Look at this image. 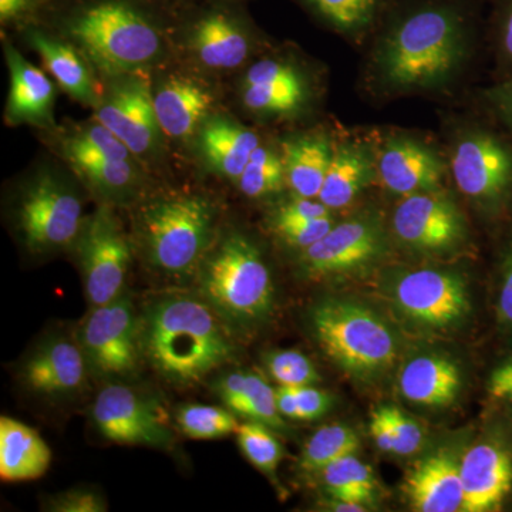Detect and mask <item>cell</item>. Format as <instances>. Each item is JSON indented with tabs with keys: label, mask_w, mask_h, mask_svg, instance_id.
I'll use <instances>...</instances> for the list:
<instances>
[{
	"label": "cell",
	"mask_w": 512,
	"mask_h": 512,
	"mask_svg": "<svg viewBox=\"0 0 512 512\" xmlns=\"http://www.w3.org/2000/svg\"><path fill=\"white\" fill-rule=\"evenodd\" d=\"M43 0H0L2 26L26 25L35 19Z\"/></svg>",
	"instance_id": "cell-46"
},
{
	"label": "cell",
	"mask_w": 512,
	"mask_h": 512,
	"mask_svg": "<svg viewBox=\"0 0 512 512\" xmlns=\"http://www.w3.org/2000/svg\"><path fill=\"white\" fill-rule=\"evenodd\" d=\"M500 33L504 55L512 62V0H504Z\"/></svg>",
	"instance_id": "cell-52"
},
{
	"label": "cell",
	"mask_w": 512,
	"mask_h": 512,
	"mask_svg": "<svg viewBox=\"0 0 512 512\" xmlns=\"http://www.w3.org/2000/svg\"><path fill=\"white\" fill-rule=\"evenodd\" d=\"M163 2H167V3H184V2H194V0H163Z\"/></svg>",
	"instance_id": "cell-54"
},
{
	"label": "cell",
	"mask_w": 512,
	"mask_h": 512,
	"mask_svg": "<svg viewBox=\"0 0 512 512\" xmlns=\"http://www.w3.org/2000/svg\"><path fill=\"white\" fill-rule=\"evenodd\" d=\"M305 86L266 87L242 84L245 107L259 114H291L305 101Z\"/></svg>",
	"instance_id": "cell-38"
},
{
	"label": "cell",
	"mask_w": 512,
	"mask_h": 512,
	"mask_svg": "<svg viewBox=\"0 0 512 512\" xmlns=\"http://www.w3.org/2000/svg\"><path fill=\"white\" fill-rule=\"evenodd\" d=\"M8 62L10 89L6 103V119L12 124L52 123L55 86L42 70L37 69L15 47L5 46Z\"/></svg>",
	"instance_id": "cell-21"
},
{
	"label": "cell",
	"mask_w": 512,
	"mask_h": 512,
	"mask_svg": "<svg viewBox=\"0 0 512 512\" xmlns=\"http://www.w3.org/2000/svg\"><path fill=\"white\" fill-rule=\"evenodd\" d=\"M367 174L369 168L362 151L349 146L336 148L318 200L330 210L346 207L365 187Z\"/></svg>",
	"instance_id": "cell-29"
},
{
	"label": "cell",
	"mask_w": 512,
	"mask_h": 512,
	"mask_svg": "<svg viewBox=\"0 0 512 512\" xmlns=\"http://www.w3.org/2000/svg\"><path fill=\"white\" fill-rule=\"evenodd\" d=\"M332 218H318L288 224H275V231L291 247L306 249L320 241L332 229Z\"/></svg>",
	"instance_id": "cell-42"
},
{
	"label": "cell",
	"mask_w": 512,
	"mask_h": 512,
	"mask_svg": "<svg viewBox=\"0 0 512 512\" xmlns=\"http://www.w3.org/2000/svg\"><path fill=\"white\" fill-rule=\"evenodd\" d=\"M379 228L369 221L353 220L332 227L320 241L306 248L302 266L312 278L343 274L369 264L382 251Z\"/></svg>",
	"instance_id": "cell-16"
},
{
	"label": "cell",
	"mask_w": 512,
	"mask_h": 512,
	"mask_svg": "<svg viewBox=\"0 0 512 512\" xmlns=\"http://www.w3.org/2000/svg\"><path fill=\"white\" fill-rule=\"evenodd\" d=\"M210 303L173 296L148 309L143 322L144 355L174 383H198L231 359L232 345Z\"/></svg>",
	"instance_id": "cell-3"
},
{
	"label": "cell",
	"mask_w": 512,
	"mask_h": 512,
	"mask_svg": "<svg viewBox=\"0 0 512 512\" xmlns=\"http://www.w3.org/2000/svg\"><path fill=\"white\" fill-rule=\"evenodd\" d=\"M238 444L249 463L268 476H274L284 456V448L268 426L258 421L239 424Z\"/></svg>",
	"instance_id": "cell-37"
},
{
	"label": "cell",
	"mask_w": 512,
	"mask_h": 512,
	"mask_svg": "<svg viewBox=\"0 0 512 512\" xmlns=\"http://www.w3.org/2000/svg\"><path fill=\"white\" fill-rule=\"evenodd\" d=\"M296 404H298V420L312 421L319 419L328 412L330 397L323 390L311 386L293 387Z\"/></svg>",
	"instance_id": "cell-45"
},
{
	"label": "cell",
	"mask_w": 512,
	"mask_h": 512,
	"mask_svg": "<svg viewBox=\"0 0 512 512\" xmlns=\"http://www.w3.org/2000/svg\"><path fill=\"white\" fill-rule=\"evenodd\" d=\"M464 500L461 511L500 510L512 491V456L498 443L476 444L460 463Z\"/></svg>",
	"instance_id": "cell-17"
},
{
	"label": "cell",
	"mask_w": 512,
	"mask_h": 512,
	"mask_svg": "<svg viewBox=\"0 0 512 512\" xmlns=\"http://www.w3.org/2000/svg\"><path fill=\"white\" fill-rule=\"evenodd\" d=\"M497 306L498 318L505 326L512 328V242L504 255Z\"/></svg>",
	"instance_id": "cell-47"
},
{
	"label": "cell",
	"mask_w": 512,
	"mask_h": 512,
	"mask_svg": "<svg viewBox=\"0 0 512 512\" xmlns=\"http://www.w3.org/2000/svg\"><path fill=\"white\" fill-rule=\"evenodd\" d=\"M113 80L97 106L96 120L113 131L134 156H153L164 136L154 110L153 90L138 73Z\"/></svg>",
	"instance_id": "cell-12"
},
{
	"label": "cell",
	"mask_w": 512,
	"mask_h": 512,
	"mask_svg": "<svg viewBox=\"0 0 512 512\" xmlns=\"http://www.w3.org/2000/svg\"><path fill=\"white\" fill-rule=\"evenodd\" d=\"M397 308L427 328H450L470 312L466 282L453 272L419 269L399 278L393 289Z\"/></svg>",
	"instance_id": "cell-13"
},
{
	"label": "cell",
	"mask_w": 512,
	"mask_h": 512,
	"mask_svg": "<svg viewBox=\"0 0 512 512\" xmlns=\"http://www.w3.org/2000/svg\"><path fill=\"white\" fill-rule=\"evenodd\" d=\"M86 183L109 200H123L136 191L140 171L134 160L79 157L69 160Z\"/></svg>",
	"instance_id": "cell-30"
},
{
	"label": "cell",
	"mask_w": 512,
	"mask_h": 512,
	"mask_svg": "<svg viewBox=\"0 0 512 512\" xmlns=\"http://www.w3.org/2000/svg\"><path fill=\"white\" fill-rule=\"evenodd\" d=\"M326 217H330V208L323 202L315 201V198L298 197L279 207L275 215V224L318 220Z\"/></svg>",
	"instance_id": "cell-43"
},
{
	"label": "cell",
	"mask_w": 512,
	"mask_h": 512,
	"mask_svg": "<svg viewBox=\"0 0 512 512\" xmlns=\"http://www.w3.org/2000/svg\"><path fill=\"white\" fill-rule=\"evenodd\" d=\"M276 392V404L282 417L298 420V404H296L295 390L291 386H279Z\"/></svg>",
	"instance_id": "cell-51"
},
{
	"label": "cell",
	"mask_w": 512,
	"mask_h": 512,
	"mask_svg": "<svg viewBox=\"0 0 512 512\" xmlns=\"http://www.w3.org/2000/svg\"><path fill=\"white\" fill-rule=\"evenodd\" d=\"M52 451L32 427L3 416L0 419V477L6 483L45 476Z\"/></svg>",
	"instance_id": "cell-25"
},
{
	"label": "cell",
	"mask_w": 512,
	"mask_h": 512,
	"mask_svg": "<svg viewBox=\"0 0 512 512\" xmlns=\"http://www.w3.org/2000/svg\"><path fill=\"white\" fill-rule=\"evenodd\" d=\"M244 84L266 87H301L305 86L299 73L288 63L276 60H262L248 70Z\"/></svg>",
	"instance_id": "cell-41"
},
{
	"label": "cell",
	"mask_w": 512,
	"mask_h": 512,
	"mask_svg": "<svg viewBox=\"0 0 512 512\" xmlns=\"http://www.w3.org/2000/svg\"><path fill=\"white\" fill-rule=\"evenodd\" d=\"M86 363L80 346L67 340H53L30 357L23 376L37 393L47 396L72 393L84 382Z\"/></svg>",
	"instance_id": "cell-24"
},
{
	"label": "cell",
	"mask_w": 512,
	"mask_h": 512,
	"mask_svg": "<svg viewBox=\"0 0 512 512\" xmlns=\"http://www.w3.org/2000/svg\"><path fill=\"white\" fill-rule=\"evenodd\" d=\"M330 507H332V510L339 512L366 511V505L349 503V501L332 500V503H330Z\"/></svg>",
	"instance_id": "cell-53"
},
{
	"label": "cell",
	"mask_w": 512,
	"mask_h": 512,
	"mask_svg": "<svg viewBox=\"0 0 512 512\" xmlns=\"http://www.w3.org/2000/svg\"><path fill=\"white\" fill-rule=\"evenodd\" d=\"M311 323L320 348L349 375L377 376L396 360L392 330L366 306L326 299L313 309Z\"/></svg>",
	"instance_id": "cell-5"
},
{
	"label": "cell",
	"mask_w": 512,
	"mask_h": 512,
	"mask_svg": "<svg viewBox=\"0 0 512 512\" xmlns=\"http://www.w3.org/2000/svg\"><path fill=\"white\" fill-rule=\"evenodd\" d=\"M25 36L64 92L87 106H99L101 97L94 87L92 72L72 43L33 20L26 23Z\"/></svg>",
	"instance_id": "cell-20"
},
{
	"label": "cell",
	"mask_w": 512,
	"mask_h": 512,
	"mask_svg": "<svg viewBox=\"0 0 512 512\" xmlns=\"http://www.w3.org/2000/svg\"><path fill=\"white\" fill-rule=\"evenodd\" d=\"M488 393L497 400L512 403V356L495 367L488 380Z\"/></svg>",
	"instance_id": "cell-48"
},
{
	"label": "cell",
	"mask_w": 512,
	"mask_h": 512,
	"mask_svg": "<svg viewBox=\"0 0 512 512\" xmlns=\"http://www.w3.org/2000/svg\"><path fill=\"white\" fill-rule=\"evenodd\" d=\"M140 225L153 265L167 274H190L210 248L215 211L200 195H174L147 205Z\"/></svg>",
	"instance_id": "cell-6"
},
{
	"label": "cell",
	"mask_w": 512,
	"mask_h": 512,
	"mask_svg": "<svg viewBox=\"0 0 512 512\" xmlns=\"http://www.w3.org/2000/svg\"><path fill=\"white\" fill-rule=\"evenodd\" d=\"M33 22L72 43L111 79L154 66L173 30L161 0H43Z\"/></svg>",
	"instance_id": "cell-1"
},
{
	"label": "cell",
	"mask_w": 512,
	"mask_h": 512,
	"mask_svg": "<svg viewBox=\"0 0 512 512\" xmlns=\"http://www.w3.org/2000/svg\"><path fill=\"white\" fill-rule=\"evenodd\" d=\"M259 146L261 143L254 131L227 117H208L198 130L202 158L222 177L238 180Z\"/></svg>",
	"instance_id": "cell-23"
},
{
	"label": "cell",
	"mask_w": 512,
	"mask_h": 512,
	"mask_svg": "<svg viewBox=\"0 0 512 512\" xmlns=\"http://www.w3.org/2000/svg\"><path fill=\"white\" fill-rule=\"evenodd\" d=\"M269 375L279 386H311L319 382V373L311 360L296 350H278L265 359Z\"/></svg>",
	"instance_id": "cell-39"
},
{
	"label": "cell",
	"mask_w": 512,
	"mask_h": 512,
	"mask_svg": "<svg viewBox=\"0 0 512 512\" xmlns=\"http://www.w3.org/2000/svg\"><path fill=\"white\" fill-rule=\"evenodd\" d=\"M491 103L501 119L512 128V77L490 93Z\"/></svg>",
	"instance_id": "cell-49"
},
{
	"label": "cell",
	"mask_w": 512,
	"mask_h": 512,
	"mask_svg": "<svg viewBox=\"0 0 512 512\" xmlns=\"http://www.w3.org/2000/svg\"><path fill=\"white\" fill-rule=\"evenodd\" d=\"M360 446L356 431L345 424H328L316 431L302 451V470L320 473L333 461L355 454Z\"/></svg>",
	"instance_id": "cell-32"
},
{
	"label": "cell",
	"mask_w": 512,
	"mask_h": 512,
	"mask_svg": "<svg viewBox=\"0 0 512 512\" xmlns=\"http://www.w3.org/2000/svg\"><path fill=\"white\" fill-rule=\"evenodd\" d=\"M77 242L89 302L94 308L116 301L126 284L131 249L109 207L94 212Z\"/></svg>",
	"instance_id": "cell-10"
},
{
	"label": "cell",
	"mask_w": 512,
	"mask_h": 512,
	"mask_svg": "<svg viewBox=\"0 0 512 512\" xmlns=\"http://www.w3.org/2000/svg\"><path fill=\"white\" fill-rule=\"evenodd\" d=\"M92 417L101 436L111 443L167 447L173 441L163 407L153 397L123 384L101 390Z\"/></svg>",
	"instance_id": "cell-11"
},
{
	"label": "cell",
	"mask_w": 512,
	"mask_h": 512,
	"mask_svg": "<svg viewBox=\"0 0 512 512\" xmlns=\"http://www.w3.org/2000/svg\"><path fill=\"white\" fill-rule=\"evenodd\" d=\"M177 423L185 436L194 440H215L237 433L239 423L234 413L221 407L188 404L181 407Z\"/></svg>",
	"instance_id": "cell-35"
},
{
	"label": "cell",
	"mask_w": 512,
	"mask_h": 512,
	"mask_svg": "<svg viewBox=\"0 0 512 512\" xmlns=\"http://www.w3.org/2000/svg\"><path fill=\"white\" fill-rule=\"evenodd\" d=\"M201 292L222 319L244 326L271 312L274 285L258 248L232 232L205 258Z\"/></svg>",
	"instance_id": "cell-4"
},
{
	"label": "cell",
	"mask_w": 512,
	"mask_h": 512,
	"mask_svg": "<svg viewBox=\"0 0 512 512\" xmlns=\"http://www.w3.org/2000/svg\"><path fill=\"white\" fill-rule=\"evenodd\" d=\"M467 18L453 0H427L404 9L379 53L390 86L429 87L454 72L463 57Z\"/></svg>",
	"instance_id": "cell-2"
},
{
	"label": "cell",
	"mask_w": 512,
	"mask_h": 512,
	"mask_svg": "<svg viewBox=\"0 0 512 512\" xmlns=\"http://www.w3.org/2000/svg\"><path fill=\"white\" fill-rule=\"evenodd\" d=\"M453 175L467 197L501 204L512 194V148L491 134H471L454 151Z\"/></svg>",
	"instance_id": "cell-14"
},
{
	"label": "cell",
	"mask_w": 512,
	"mask_h": 512,
	"mask_svg": "<svg viewBox=\"0 0 512 512\" xmlns=\"http://www.w3.org/2000/svg\"><path fill=\"white\" fill-rule=\"evenodd\" d=\"M87 363L101 376L120 377L136 372L143 348V323L138 322L133 305L117 298L94 306L80 335Z\"/></svg>",
	"instance_id": "cell-9"
},
{
	"label": "cell",
	"mask_w": 512,
	"mask_h": 512,
	"mask_svg": "<svg viewBox=\"0 0 512 512\" xmlns=\"http://www.w3.org/2000/svg\"><path fill=\"white\" fill-rule=\"evenodd\" d=\"M370 431H372L373 439H375L377 447L384 453H393L392 434H390L389 424L382 409H377L372 413V421H370Z\"/></svg>",
	"instance_id": "cell-50"
},
{
	"label": "cell",
	"mask_w": 512,
	"mask_h": 512,
	"mask_svg": "<svg viewBox=\"0 0 512 512\" xmlns=\"http://www.w3.org/2000/svg\"><path fill=\"white\" fill-rule=\"evenodd\" d=\"M217 390L231 412L271 429L285 426L276 404V392L264 377L254 373H231L220 380Z\"/></svg>",
	"instance_id": "cell-28"
},
{
	"label": "cell",
	"mask_w": 512,
	"mask_h": 512,
	"mask_svg": "<svg viewBox=\"0 0 512 512\" xmlns=\"http://www.w3.org/2000/svg\"><path fill=\"white\" fill-rule=\"evenodd\" d=\"M332 500L369 505L375 498L376 481L372 468L350 454L320 471Z\"/></svg>",
	"instance_id": "cell-31"
},
{
	"label": "cell",
	"mask_w": 512,
	"mask_h": 512,
	"mask_svg": "<svg viewBox=\"0 0 512 512\" xmlns=\"http://www.w3.org/2000/svg\"><path fill=\"white\" fill-rule=\"evenodd\" d=\"M399 386L409 402L427 407L450 406L460 390V370L453 360L443 356L414 357L403 367Z\"/></svg>",
	"instance_id": "cell-26"
},
{
	"label": "cell",
	"mask_w": 512,
	"mask_h": 512,
	"mask_svg": "<svg viewBox=\"0 0 512 512\" xmlns=\"http://www.w3.org/2000/svg\"><path fill=\"white\" fill-rule=\"evenodd\" d=\"M67 160L79 157H107L111 160H134V154L113 131L96 120L74 131L64 140Z\"/></svg>",
	"instance_id": "cell-34"
},
{
	"label": "cell",
	"mask_w": 512,
	"mask_h": 512,
	"mask_svg": "<svg viewBox=\"0 0 512 512\" xmlns=\"http://www.w3.org/2000/svg\"><path fill=\"white\" fill-rule=\"evenodd\" d=\"M383 184L396 194L436 191L443 178V164L433 151L412 140H394L379 158Z\"/></svg>",
	"instance_id": "cell-22"
},
{
	"label": "cell",
	"mask_w": 512,
	"mask_h": 512,
	"mask_svg": "<svg viewBox=\"0 0 512 512\" xmlns=\"http://www.w3.org/2000/svg\"><path fill=\"white\" fill-rule=\"evenodd\" d=\"M403 491L414 511H461L464 491L460 464L443 451L431 454L407 471Z\"/></svg>",
	"instance_id": "cell-19"
},
{
	"label": "cell",
	"mask_w": 512,
	"mask_h": 512,
	"mask_svg": "<svg viewBox=\"0 0 512 512\" xmlns=\"http://www.w3.org/2000/svg\"><path fill=\"white\" fill-rule=\"evenodd\" d=\"M332 154L325 137L305 136L285 141L282 163L286 183L298 197L318 200Z\"/></svg>",
	"instance_id": "cell-27"
},
{
	"label": "cell",
	"mask_w": 512,
	"mask_h": 512,
	"mask_svg": "<svg viewBox=\"0 0 512 512\" xmlns=\"http://www.w3.org/2000/svg\"><path fill=\"white\" fill-rule=\"evenodd\" d=\"M389 424L392 434L393 454L410 456L419 451L423 444V431L416 421L407 417L402 410L394 406L380 407Z\"/></svg>",
	"instance_id": "cell-40"
},
{
	"label": "cell",
	"mask_w": 512,
	"mask_h": 512,
	"mask_svg": "<svg viewBox=\"0 0 512 512\" xmlns=\"http://www.w3.org/2000/svg\"><path fill=\"white\" fill-rule=\"evenodd\" d=\"M82 202L76 192L53 174L37 175L23 192L19 228L30 251H57L79 238Z\"/></svg>",
	"instance_id": "cell-8"
},
{
	"label": "cell",
	"mask_w": 512,
	"mask_h": 512,
	"mask_svg": "<svg viewBox=\"0 0 512 512\" xmlns=\"http://www.w3.org/2000/svg\"><path fill=\"white\" fill-rule=\"evenodd\" d=\"M309 12L343 32L369 28L387 0H299Z\"/></svg>",
	"instance_id": "cell-33"
},
{
	"label": "cell",
	"mask_w": 512,
	"mask_h": 512,
	"mask_svg": "<svg viewBox=\"0 0 512 512\" xmlns=\"http://www.w3.org/2000/svg\"><path fill=\"white\" fill-rule=\"evenodd\" d=\"M154 110L164 136L185 140L198 133L210 116L214 96L192 77L173 74L153 90Z\"/></svg>",
	"instance_id": "cell-18"
},
{
	"label": "cell",
	"mask_w": 512,
	"mask_h": 512,
	"mask_svg": "<svg viewBox=\"0 0 512 512\" xmlns=\"http://www.w3.org/2000/svg\"><path fill=\"white\" fill-rule=\"evenodd\" d=\"M164 5L185 46L205 69L225 72L247 62L252 35L241 0H194Z\"/></svg>",
	"instance_id": "cell-7"
},
{
	"label": "cell",
	"mask_w": 512,
	"mask_h": 512,
	"mask_svg": "<svg viewBox=\"0 0 512 512\" xmlns=\"http://www.w3.org/2000/svg\"><path fill=\"white\" fill-rule=\"evenodd\" d=\"M50 510L57 512H103L106 504L103 498L92 491L70 490L57 495L50 503Z\"/></svg>",
	"instance_id": "cell-44"
},
{
	"label": "cell",
	"mask_w": 512,
	"mask_h": 512,
	"mask_svg": "<svg viewBox=\"0 0 512 512\" xmlns=\"http://www.w3.org/2000/svg\"><path fill=\"white\" fill-rule=\"evenodd\" d=\"M393 228L404 244L429 252L457 247L464 234L456 205L436 191L407 195L394 211Z\"/></svg>",
	"instance_id": "cell-15"
},
{
	"label": "cell",
	"mask_w": 512,
	"mask_h": 512,
	"mask_svg": "<svg viewBox=\"0 0 512 512\" xmlns=\"http://www.w3.org/2000/svg\"><path fill=\"white\" fill-rule=\"evenodd\" d=\"M286 181L282 158L274 151L259 146L249 158L247 167L238 178L239 190L247 197L259 198L281 190Z\"/></svg>",
	"instance_id": "cell-36"
}]
</instances>
